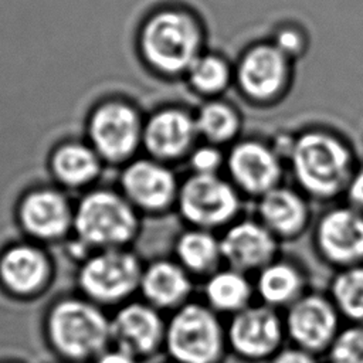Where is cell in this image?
Listing matches in <instances>:
<instances>
[{"label":"cell","instance_id":"obj_10","mask_svg":"<svg viewBox=\"0 0 363 363\" xmlns=\"http://www.w3.org/2000/svg\"><path fill=\"white\" fill-rule=\"evenodd\" d=\"M228 354L242 363H267L286 343L282 312L254 302L225 319Z\"/></svg>","mask_w":363,"mask_h":363},{"label":"cell","instance_id":"obj_33","mask_svg":"<svg viewBox=\"0 0 363 363\" xmlns=\"http://www.w3.org/2000/svg\"><path fill=\"white\" fill-rule=\"evenodd\" d=\"M342 201L363 213V166H359L349 180Z\"/></svg>","mask_w":363,"mask_h":363},{"label":"cell","instance_id":"obj_8","mask_svg":"<svg viewBox=\"0 0 363 363\" xmlns=\"http://www.w3.org/2000/svg\"><path fill=\"white\" fill-rule=\"evenodd\" d=\"M145 119L125 99H106L94 106L86 123V142L105 164L123 166L142 149Z\"/></svg>","mask_w":363,"mask_h":363},{"label":"cell","instance_id":"obj_16","mask_svg":"<svg viewBox=\"0 0 363 363\" xmlns=\"http://www.w3.org/2000/svg\"><path fill=\"white\" fill-rule=\"evenodd\" d=\"M234 77L245 98L255 104H269L286 91L291 58L274 43H259L242 54Z\"/></svg>","mask_w":363,"mask_h":363},{"label":"cell","instance_id":"obj_26","mask_svg":"<svg viewBox=\"0 0 363 363\" xmlns=\"http://www.w3.org/2000/svg\"><path fill=\"white\" fill-rule=\"evenodd\" d=\"M199 138L217 146L233 145L238 140L241 118L237 109L225 101L210 99L194 115Z\"/></svg>","mask_w":363,"mask_h":363},{"label":"cell","instance_id":"obj_19","mask_svg":"<svg viewBox=\"0 0 363 363\" xmlns=\"http://www.w3.org/2000/svg\"><path fill=\"white\" fill-rule=\"evenodd\" d=\"M224 265L254 275L281 255V242L255 217L242 214L220 233Z\"/></svg>","mask_w":363,"mask_h":363},{"label":"cell","instance_id":"obj_25","mask_svg":"<svg viewBox=\"0 0 363 363\" xmlns=\"http://www.w3.org/2000/svg\"><path fill=\"white\" fill-rule=\"evenodd\" d=\"M170 257L200 284L224 265L220 234L184 225L173 240Z\"/></svg>","mask_w":363,"mask_h":363},{"label":"cell","instance_id":"obj_5","mask_svg":"<svg viewBox=\"0 0 363 363\" xmlns=\"http://www.w3.org/2000/svg\"><path fill=\"white\" fill-rule=\"evenodd\" d=\"M163 353L173 363H224L225 319L196 296L167 315Z\"/></svg>","mask_w":363,"mask_h":363},{"label":"cell","instance_id":"obj_29","mask_svg":"<svg viewBox=\"0 0 363 363\" xmlns=\"http://www.w3.org/2000/svg\"><path fill=\"white\" fill-rule=\"evenodd\" d=\"M326 363H363V325L345 323L325 354Z\"/></svg>","mask_w":363,"mask_h":363},{"label":"cell","instance_id":"obj_34","mask_svg":"<svg viewBox=\"0 0 363 363\" xmlns=\"http://www.w3.org/2000/svg\"><path fill=\"white\" fill-rule=\"evenodd\" d=\"M91 363H142V362L139 359H136L135 356H132L130 353L111 345L106 350H104Z\"/></svg>","mask_w":363,"mask_h":363},{"label":"cell","instance_id":"obj_15","mask_svg":"<svg viewBox=\"0 0 363 363\" xmlns=\"http://www.w3.org/2000/svg\"><path fill=\"white\" fill-rule=\"evenodd\" d=\"M167 316L140 298L118 306L111 315V339L116 346L142 363L164 350Z\"/></svg>","mask_w":363,"mask_h":363},{"label":"cell","instance_id":"obj_14","mask_svg":"<svg viewBox=\"0 0 363 363\" xmlns=\"http://www.w3.org/2000/svg\"><path fill=\"white\" fill-rule=\"evenodd\" d=\"M282 315L288 343L318 357H325L345 325L326 291L311 289Z\"/></svg>","mask_w":363,"mask_h":363},{"label":"cell","instance_id":"obj_4","mask_svg":"<svg viewBox=\"0 0 363 363\" xmlns=\"http://www.w3.org/2000/svg\"><path fill=\"white\" fill-rule=\"evenodd\" d=\"M138 47L152 71L164 77L184 75L201 54L203 30L190 11L160 9L140 26Z\"/></svg>","mask_w":363,"mask_h":363},{"label":"cell","instance_id":"obj_36","mask_svg":"<svg viewBox=\"0 0 363 363\" xmlns=\"http://www.w3.org/2000/svg\"><path fill=\"white\" fill-rule=\"evenodd\" d=\"M166 363H173V362H169V360H167V362H166Z\"/></svg>","mask_w":363,"mask_h":363},{"label":"cell","instance_id":"obj_23","mask_svg":"<svg viewBox=\"0 0 363 363\" xmlns=\"http://www.w3.org/2000/svg\"><path fill=\"white\" fill-rule=\"evenodd\" d=\"M105 163L86 140H65L48 157L51 177L62 190H89L98 182Z\"/></svg>","mask_w":363,"mask_h":363},{"label":"cell","instance_id":"obj_22","mask_svg":"<svg viewBox=\"0 0 363 363\" xmlns=\"http://www.w3.org/2000/svg\"><path fill=\"white\" fill-rule=\"evenodd\" d=\"M255 299L279 312L286 311L311 288V275L296 258L278 255L252 275Z\"/></svg>","mask_w":363,"mask_h":363},{"label":"cell","instance_id":"obj_13","mask_svg":"<svg viewBox=\"0 0 363 363\" xmlns=\"http://www.w3.org/2000/svg\"><path fill=\"white\" fill-rule=\"evenodd\" d=\"M74 208L67 191L58 186H35L20 197L16 218L27 240L54 244L72 235Z\"/></svg>","mask_w":363,"mask_h":363},{"label":"cell","instance_id":"obj_35","mask_svg":"<svg viewBox=\"0 0 363 363\" xmlns=\"http://www.w3.org/2000/svg\"><path fill=\"white\" fill-rule=\"evenodd\" d=\"M7 363H16V362H7Z\"/></svg>","mask_w":363,"mask_h":363},{"label":"cell","instance_id":"obj_30","mask_svg":"<svg viewBox=\"0 0 363 363\" xmlns=\"http://www.w3.org/2000/svg\"><path fill=\"white\" fill-rule=\"evenodd\" d=\"M225 155L221 146L213 143H197L186 159L189 173L193 174H224Z\"/></svg>","mask_w":363,"mask_h":363},{"label":"cell","instance_id":"obj_6","mask_svg":"<svg viewBox=\"0 0 363 363\" xmlns=\"http://www.w3.org/2000/svg\"><path fill=\"white\" fill-rule=\"evenodd\" d=\"M143 265L130 247L92 251L78 262V292L104 309L118 308L138 295Z\"/></svg>","mask_w":363,"mask_h":363},{"label":"cell","instance_id":"obj_9","mask_svg":"<svg viewBox=\"0 0 363 363\" xmlns=\"http://www.w3.org/2000/svg\"><path fill=\"white\" fill-rule=\"evenodd\" d=\"M315 255L333 271L363 264V213L345 201L328 204L313 220Z\"/></svg>","mask_w":363,"mask_h":363},{"label":"cell","instance_id":"obj_3","mask_svg":"<svg viewBox=\"0 0 363 363\" xmlns=\"http://www.w3.org/2000/svg\"><path fill=\"white\" fill-rule=\"evenodd\" d=\"M140 228V213L118 187L96 186L84 191L75 203L69 240L89 255L98 250L130 247Z\"/></svg>","mask_w":363,"mask_h":363},{"label":"cell","instance_id":"obj_21","mask_svg":"<svg viewBox=\"0 0 363 363\" xmlns=\"http://www.w3.org/2000/svg\"><path fill=\"white\" fill-rule=\"evenodd\" d=\"M197 281L172 257L145 262L138 298L166 316L196 298Z\"/></svg>","mask_w":363,"mask_h":363},{"label":"cell","instance_id":"obj_31","mask_svg":"<svg viewBox=\"0 0 363 363\" xmlns=\"http://www.w3.org/2000/svg\"><path fill=\"white\" fill-rule=\"evenodd\" d=\"M272 43L289 58L298 55L303 50V35L298 30L291 27L279 30Z\"/></svg>","mask_w":363,"mask_h":363},{"label":"cell","instance_id":"obj_7","mask_svg":"<svg viewBox=\"0 0 363 363\" xmlns=\"http://www.w3.org/2000/svg\"><path fill=\"white\" fill-rule=\"evenodd\" d=\"M244 203L225 174L187 173L180 180L174 213L187 227L220 234L244 214Z\"/></svg>","mask_w":363,"mask_h":363},{"label":"cell","instance_id":"obj_12","mask_svg":"<svg viewBox=\"0 0 363 363\" xmlns=\"http://www.w3.org/2000/svg\"><path fill=\"white\" fill-rule=\"evenodd\" d=\"M286 163L272 143L247 138L235 140L225 155V177L245 200L257 201L284 183Z\"/></svg>","mask_w":363,"mask_h":363},{"label":"cell","instance_id":"obj_28","mask_svg":"<svg viewBox=\"0 0 363 363\" xmlns=\"http://www.w3.org/2000/svg\"><path fill=\"white\" fill-rule=\"evenodd\" d=\"M189 86L201 96L213 98L227 89L233 71L224 57L200 54L184 74Z\"/></svg>","mask_w":363,"mask_h":363},{"label":"cell","instance_id":"obj_24","mask_svg":"<svg viewBox=\"0 0 363 363\" xmlns=\"http://www.w3.org/2000/svg\"><path fill=\"white\" fill-rule=\"evenodd\" d=\"M200 285L199 298L224 319L257 302L252 275L228 265L214 271Z\"/></svg>","mask_w":363,"mask_h":363},{"label":"cell","instance_id":"obj_27","mask_svg":"<svg viewBox=\"0 0 363 363\" xmlns=\"http://www.w3.org/2000/svg\"><path fill=\"white\" fill-rule=\"evenodd\" d=\"M326 292L345 323L363 325V264L333 271Z\"/></svg>","mask_w":363,"mask_h":363},{"label":"cell","instance_id":"obj_20","mask_svg":"<svg viewBox=\"0 0 363 363\" xmlns=\"http://www.w3.org/2000/svg\"><path fill=\"white\" fill-rule=\"evenodd\" d=\"M254 203V216L281 244L295 242L312 228V201L294 184L284 182Z\"/></svg>","mask_w":363,"mask_h":363},{"label":"cell","instance_id":"obj_18","mask_svg":"<svg viewBox=\"0 0 363 363\" xmlns=\"http://www.w3.org/2000/svg\"><path fill=\"white\" fill-rule=\"evenodd\" d=\"M199 139L194 115L167 106L145 119L142 149L146 156L173 166L186 162Z\"/></svg>","mask_w":363,"mask_h":363},{"label":"cell","instance_id":"obj_32","mask_svg":"<svg viewBox=\"0 0 363 363\" xmlns=\"http://www.w3.org/2000/svg\"><path fill=\"white\" fill-rule=\"evenodd\" d=\"M267 363H322L320 357L286 343L277 354H274Z\"/></svg>","mask_w":363,"mask_h":363},{"label":"cell","instance_id":"obj_2","mask_svg":"<svg viewBox=\"0 0 363 363\" xmlns=\"http://www.w3.org/2000/svg\"><path fill=\"white\" fill-rule=\"evenodd\" d=\"M48 347L67 363H91L112 345L111 315L82 295L61 296L44 316Z\"/></svg>","mask_w":363,"mask_h":363},{"label":"cell","instance_id":"obj_11","mask_svg":"<svg viewBox=\"0 0 363 363\" xmlns=\"http://www.w3.org/2000/svg\"><path fill=\"white\" fill-rule=\"evenodd\" d=\"M180 180L173 166L142 156L122 166L118 189L142 217H163L176 210Z\"/></svg>","mask_w":363,"mask_h":363},{"label":"cell","instance_id":"obj_1","mask_svg":"<svg viewBox=\"0 0 363 363\" xmlns=\"http://www.w3.org/2000/svg\"><path fill=\"white\" fill-rule=\"evenodd\" d=\"M360 164L350 143L326 129H308L294 136L286 157L292 184L312 203L340 201Z\"/></svg>","mask_w":363,"mask_h":363},{"label":"cell","instance_id":"obj_17","mask_svg":"<svg viewBox=\"0 0 363 363\" xmlns=\"http://www.w3.org/2000/svg\"><path fill=\"white\" fill-rule=\"evenodd\" d=\"M54 265L44 245L16 241L0 251V288L14 299H31L50 285Z\"/></svg>","mask_w":363,"mask_h":363}]
</instances>
